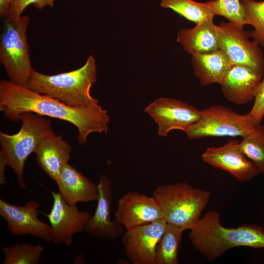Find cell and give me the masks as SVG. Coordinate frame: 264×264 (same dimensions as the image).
Here are the masks:
<instances>
[{"mask_svg":"<svg viewBox=\"0 0 264 264\" xmlns=\"http://www.w3.org/2000/svg\"><path fill=\"white\" fill-rule=\"evenodd\" d=\"M0 110L10 121L18 120L20 114L32 112L68 122L78 131V140L85 145L92 132L107 133L110 117L100 105L87 108H75L25 87L10 81L0 82Z\"/></svg>","mask_w":264,"mask_h":264,"instance_id":"6da1fadb","label":"cell"},{"mask_svg":"<svg viewBox=\"0 0 264 264\" xmlns=\"http://www.w3.org/2000/svg\"><path fill=\"white\" fill-rule=\"evenodd\" d=\"M183 229L167 223L156 246L155 264H178V253Z\"/></svg>","mask_w":264,"mask_h":264,"instance_id":"44dd1931","label":"cell"},{"mask_svg":"<svg viewBox=\"0 0 264 264\" xmlns=\"http://www.w3.org/2000/svg\"><path fill=\"white\" fill-rule=\"evenodd\" d=\"M30 18L25 15L5 17L0 35V61L10 81L25 87L33 70L26 30Z\"/></svg>","mask_w":264,"mask_h":264,"instance_id":"8992f818","label":"cell"},{"mask_svg":"<svg viewBox=\"0 0 264 264\" xmlns=\"http://www.w3.org/2000/svg\"><path fill=\"white\" fill-rule=\"evenodd\" d=\"M248 114L255 125L261 124L264 116V75L254 98V103Z\"/></svg>","mask_w":264,"mask_h":264,"instance_id":"83f0119b","label":"cell"},{"mask_svg":"<svg viewBox=\"0 0 264 264\" xmlns=\"http://www.w3.org/2000/svg\"><path fill=\"white\" fill-rule=\"evenodd\" d=\"M71 146L62 136L55 134L45 138L36 149V161L40 167L55 181L63 167L69 160Z\"/></svg>","mask_w":264,"mask_h":264,"instance_id":"ac0fdd59","label":"cell"},{"mask_svg":"<svg viewBox=\"0 0 264 264\" xmlns=\"http://www.w3.org/2000/svg\"><path fill=\"white\" fill-rule=\"evenodd\" d=\"M96 80V61L91 55L82 67L70 71L48 75L33 69L25 87L69 107L82 109L98 105V100L90 92Z\"/></svg>","mask_w":264,"mask_h":264,"instance_id":"3957f363","label":"cell"},{"mask_svg":"<svg viewBox=\"0 0 264 264\" xmlns=\"http://www.w3.org/2000/svg\"><path fill=\"white\" fill-rule=\"evenodd\" d=\"M115 220L126 230L152 223L164 218L154 198L136 191H130L119 199Z\"/></svg>","mask_w":264,"mask_h":264,"instance_id":"5bb4252c","label":"cell"},{"mask_svg":"<svg viewBox=\"0 0 264 264\" xmlns=\"http://www.w3.org/2000/svg\"><path fill=\"white\" fill-rule=\"evenodd\" d=\"M50 193L53 205L46 216L51 227V241L56 244L70 246L73 236L85 231L92 215L88 212L79 210L77 206L68 204L59 192L50 191Z\"/></svg>","mask_w":264,"mask_h":264,"instance_id":"30bf717a","label":"cell"},{"mask_svg":"<svg viewBox=\"0 0 264 264\" xmlns=\"http://www.w3.org/2000/svg\"><path fill=\"white\" fill-rule=\"evenodd\" d=\"M219 48L232 65L247 66L264 75V57L260 45L249 40V32L230 23L222 22L217 25Z\"/></svg>","mask_w":264,"mask_h":264,"instance_id":"ba28073f","label":"cell"},{"mask_svg":"<svg viewBox=\"0 0 264 264\" xmlns=\"http://www.w3.org/2000/svg\"><path fill=\"white\" fill-rule=\"evenodd\" d=\"M200 119L186 132L190 139L207 137H243L256 126L247 114H238L222 105L211 106L201 110Z\"/></svg>","mask_w":264,"mask_h":264,"instance_id":"52a82bcc","label":"cell"},{"mask_svg":"<svg viewBox=\"0 0 264 264\" xmlns=\"http://www.w3.org/2000/svg\"><path fill=\"white\" fill-rule=\"evenodd\" d=\"M177 41L191 55L211 53L220 49L217 25L213 20L196 24L191 28L179 30L177 33Z\"/></svg>","mask_w":264,"mask_h":264,"instance_id":"d6986e66","label":"cell"},{"mask_svg":"<svg viewBox=\"0 0 264 264\" xmlns=\"http://www.w3.org/2000/svg\"><path fill=\"white\" fill-rule=\"evenodd\" d=\"M160 4L161 7L170 9L196 24L213 20L215 17L207 1L198 2L193 0H161Z\"/></svg>","mask_w":264,"mask_h":264,"instance_id":"7402d4cb","label":"cell"},{"mask_svg":"<svg viewBox=\"0 0 264 264\" xmlns=\"http://www.w3.org/2000/svg\"><path fill=\"white\" fill-rule=\"evenodd\" d=\"M59 193L68 204L77 206L79 202L97 200V184L90 181L68 163L62 168L55 181Z\"/></svg>","mask_w":264,"mask_h":264,"instance_id":"e0dca14e","label":"cell"},{"mask_svg":"<svg viewBox=\"0 0 264 264\" xmlns=\"http://www.w3.org/2000/svg\"><path fill=\"white\" fill-rule=\"evenodd\" d=\"M18 120L21 121L22 127L17 133L10 135L0 132V163L10 166L20 187L26 189L23 176L25 161L45 138L55 133L51 122L35 113L23 112Z\"/></svg>","mask_w":264,"mask_h":264,"instance_id":"277c9868","label":"cell"},{"mask_svg":"<svg viewBox=\"0 0 264 264\" xmlns=\"http://www.w3.org/2000/svg\"><path fill=\"white\" fill-rule=\"evenodd\" d=\"M240 145L246 156L259 167L264 176V125H256L242 137Z\"/></svg>","mask_w":264,"mask_h":264,"instance_id":"cb8c5ba5","label":"cell"},{"mask_svg":"<svg viewBox=\"0 0 264 264\" xmlns=\"http://www.w3.org/2000/svg\"><path fill=\"white\" fill-rule=\"evenodd\" d=\"M39 203L30 200L23 206L12 204L0 199V216L7 228L14 236L31 235L47 242L51 241V227L38 218Z\"/></svg>","mask_w":264,"mask_h":264,"instance_id":"4fadbf2b","label":"cell"},{"mask_svg":"<svg viewBox=\"0 0 264 264\" xmlns=\"http://www.w3.org/2000/svg\"><path fill=\"white\" fill-rule=\"evenodd\" d=\"M13 0H0V15L5 17Z\"/></svg>","mask_w":264,"mask_h":264,"instance_id":"f1b7e54d","label":"cell"},{"mask_svg":"<svg viewBox=\"0 0 264 264\" xmlns=\"http://www.w3.org/2000/svg\"><path fill=\"white\" fill-rule=\"evenodd\" d=\"M263 77L247 66L232 65L220 84L222 93L231 102L246 104L254 99Z\"/></svg>","mask_w":264,"mask_h":264,"instance_id":"2e32d148","label":"cell"},{"mask_svg":"<svg viewBox=\"0 0 264 264\" xmlns=\"http://www.w3.org/2000/svg\"><path fill=\"white\" fill-rule=\"evenodd\" d=\"M194 73L202 86L221 84L232 66L220 49L208 53L191 55Z\"/></svg>","mask_w":264,"mask_h":264,"instance_id":"ffe728a7","label":"cell"},{"mask_svg":"<svg viewBox=\"0 0 264 264\" xmlns=\"http://www.w3.org/2000/svg\"><path fill=\"white\" fill-rule=\"evenodd\" d=\"M207 2L215 16H222L227 19L229 23L240 29H243L246 24L241 0H211Z\"/></svg>","mask_w":264,"mask_h":264,"instance_id":"484cf974","label":"cell"},{"mask_svg":"<svg viewBox=\"0 0 264 264\" xmlns=\"http://www.w3.org/2000/svg\"><path fill=\"white\" fill-rule=\"evenodd\" d=\"M99 198L94 214L88 221L85 231L89 235L103 239L114 240L122 236L124 226L114 220H110L112 200L111 181L106 176H99L97 184Z\"/></svg>","mask_w":264,"mask_h":264,"instance_id":"9a60e30c","label":"cell"},{"mask_svg":"<svg viewBox=\"0 0 264 264\" xmlns=\"http://www.w3.org/2000/svg\"><path fill=\"white\" fill-rule=\"evenodd\" d=\"M217 211L208 212L191 229L189 235L194 248L209 261L218 259L235 247L264 248V229L244 224L236 228L221 225Z\"/></svg>","mask_w":264,"mask_h":264,"instance_id":"7a4b0ae2","label":"cell"},{"mask_svg":"<svg viewBox=\"0 0 264 264\" xmlns=\"http://www.w3.org/2000/svg\"><path fill=\"white\" fill-rule=\"evenodd\" d=\"M167 223L191 229L200 219L211 197L209 191L186 182L161 185L152 192Z\"/></svg>","mask_w":264,"mask_h":264,"instance_id":"5b68a950","label":"cell"},{"mask_svg":"<svg viewBox=\"0 0 264 264\" xmlns=\"http://www.w3.org/2000/svg\"><path fill=\"white\" fill-rule=\"evenodd\" d=\"M164 218L126 230L122 237L126 255L132 264H155L156 246L166 228Z\"/></svg>","mask_w":264,"mask_h":264,"instance_id":"7c38bea8","label":"cell"},{"mask_svg":"<svg viewBox=\"0 0 264 264\" xmlns=\"http://www.w3.org/2000/svg\"><path fill=\"white\" fill-rule=\"evenodd\" d=\"M44 249L40 244L32 245L27 243L15 244L3 247V264H38Z\"/></svg>","mask_w":264,"mask_h":264,"instance_id":"603a6c76","label":"cell"},{"mask_svg":"<svg viewBox=\"0 0 264 264\" xmlns=\"http://www.w3.org/2000/svg\"><path fill=\"white\" fill-rule=\"evenodd\" d=\"M55 0H13L5 17L16 18L22 15L30 4L41 9L46 6H53Z\"/></svg>","mask_w":264,"mask_h":264,"instance_id":"4316f807","label":"cell"},{"mask_svg":"<svg viewBox=\"0 0 264 264\" xmlns=\"http://www.w3.org/2000/svg\"><path fill=\"white\" fill-rule=\"evenodd\" d=\"M245 22L253 26L249 32L252 38L260 46L264 47V0H241Z\"/></svg>","mask_w":264,"mask_h":264,"instance_id":"d4e9b609","label":"cell"},{"mask_svg":"<svg viewBox=\"0 0 264 264\" xmlns=\"http://www.w3.org/2000/svg\"><path fill=\"white\" fill-rule=\"evenodd\" d=\"M201 157L206 163L228 172L242 182L251 180L261 173L259 167L246 156L237 140H230L223 146L208 147Z\"/></svg>","mask_w":264,"mask_h":264,"instance_id":"8fae6325","label":"cell"},{"mask_svg":"<svg viewBox=\"0 0 264 264\" xmlns=\"http://www.w3.org/2000/svg\"><path fill=\"white\" fill-rule=\"evenodd\" d=\"M144 110L158 125V134L166 137L174 130L185 132L201 118V110L181 100L161 97L150 104Z\"/></svg>","mask_w":264,"mask_h":264,"instance_id":"9c48e42d","label":"cell"}]
</instances>
